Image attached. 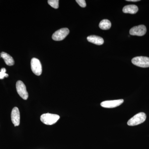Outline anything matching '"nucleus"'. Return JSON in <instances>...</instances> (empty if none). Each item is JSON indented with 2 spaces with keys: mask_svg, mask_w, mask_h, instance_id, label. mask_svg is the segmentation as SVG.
<instances>
[{
  "mask_svg": "<svg viewBox=\"0 0 149 149\" xmlns=\"http://www.w3.org/2000/svg\"><path fill=\"white\" fill-rule=\"evenodd\" d=\"M6 70L5 68H2L0 71V79H3L5 77H8V74L6 73Z\"/></svg>",
  "mask_w": 149,
  "mask_h": 149,
  "instance_id": "15",
  "label": "nucleus"
},
{
  "mask_svg": "<svg viewBox=\"0 0 149 149\" xmlns=\"http://www.w3.org/2000/svg\"><path fill=\"white\" fill-rule=\"evenodd\" d=\"M139 8L135 5H129L124 6L123 9V12L125 13H130L134 14L138 12Z\"/></svg>",
  "mask_w": 149,
  "mask_h": 149,
  "instance_id": "11",
  "label": "nucleus"
},
{
  "mask_svg": "<svg viewBox=\"0 0 149 149\" xmlns=\"http://www.w3.org/2000/svg\"><path fill=\"white\" fill-rule=\"evenodd\" d=\"M87 40L90 42L97 45H101L104 44V40L102 38L96 35H91L87 37Z\"/></svg>",
  "mask_w": 149,
  "mask_h": 149,
  "instance_id": "10",
  "label": "nucleus"
},
{
  "mask_svg": "<svg viewBox=\"0 0 149 149\" xmlns=\"http://www.w3.org/2000/svg\"><path fill=\"white\" fill-rule=\"evenodd\" d=\"M31 69L33 73L36 75H41L42 73V66L41 62L38 59L33 58L31 60Z\"/></svg>",
  "mask_w": 149,
  "mask_h": 149,
  "instance_id": "6",
  "label": "nucleus"
},
{
  "mask_svg": "<svg viewBox=\"0 0 149 149\" xmlns=\"http://www.w3.org/2000/svg\"><path fill=\"white\" fill-rule=\"evenodd\" d=\"M146 119V115L143 112H140L135 115L128 120L127 124L129 126H135L143 123Z\"/></svg>",
  "mask_w": 149,
  "mask_h": 149,
  "instance_id": "2",
  "label": "nucleus"
},
{
  "mask_svg": "<svg viewBox=\"0 0 149 149\" xmlns=\"http://www.w3.org/2000/svg\"><path fill=\"white\" fill-rule=\"evenodd\" d=\"M69 29L67 28H61L56 31L53 34L52 38L55 41H60L64 40L69 34Z\"/></svg>",
  "mask_w": 149,
  "mask_h": 149,
  "instance_id": "4",
  "label": "nucleus"
},
{
  "mask_svg": "<svg viewBox=\"0 0 149 149\" xmlns=\"http://www.w3.org/2000/svg\"><path fill=\"white\" fill-rule=\"evenodd\" d=\"M111 22L108 19H104L99 24V27L103 30H107L111 27Z\"/></svg>",
  "mask_w": 149,
  "mask_h": 149,
  "instance_id": "13",
  "label": "nucleus"
},
{
  "mask_svg": "<svg viewBox=\"0 0 149 149\" xmlns=\"http://www.w3.org/2000/svg\"><path fill=\"white\" fill-rule=\"evenodd\" d=\"M146 27L142 24L132 27L129 32L130 35L133 36H143L146 34Z\"/></svg>",
  "mask_w": 149,
  "mask_h": 149,
  "instance_id": "7",
  "label": "nucleus"
},
{
  "mask_svg": "<svg viewBox=\"0 0 149 149\" xmlns=\"http://www.w3.org/2000/svg\"><path fill=\"white\" fill-rule=\"evenodd\" d=\"M16 88L17 93L23 100H27L28 97V93H27L26 87L24 83L18 80L17 82Z\"/></svg>",
  "mask_w": 149,
  "mask_h": 149,
  "instance_id": "5",
  "label": "nucleus"
},
{
  "mask_svg": "<svg viewBox=\"0 0 149 149\" xmlns=\"http://www.w3.org/2000/svg\"><path fill=\"white\" fill-rule=\"evenodd\" d=\"M124 100L123 99L113 100L105 101L102 102L101 106L103 107L106 108H113L120 105L123 102Z\"/></svg>",
  "mask_w": 149,
  "mask_h": 149,
  "instance_id": "8",
  "label": "nucleus"
},
{
  "mask_svg": "<svg viewBox=\"0 0 149 149\" xmlns=\"http://www.w3.org/2000/svg\"><path fill=\"white\" fill-rule=\"evenodd\" d=\"M1 57L3 59L5 62L9 66H12L14 64V60L13 58L4 52H2L1 53Z\"/></svg>",
  "mask_w": 149,
  "mask_h": 149,
  "instance_id": "12",
  "label": "nucleus"
},
{
  "mask_svg": "<svg viewBox=\"0 0 149 149\" xmlns=\"http://www.w3.org/2000/svg\"><path fill=\"white\" fill-rule=\"evenodd\" d=\"M76 2L81 7L85 8L86 6V1L85 0H76Z\"/></svg>",
  "mask_w": 149,
  "mask_h": 149,
  "instance_id": "16",
  "label": "nucleus"
},
{
  "mask_svg": "<svg viewBox=\"0 0 149 149\" xmlns=\"http://www.w3.org/2000/svg\"><path fill=\"white\" fill-rule=\"evenodd\" d=\"M60 118L58 115L52 113H44L40 117V120L44 124L47 125H52L54 124Z\"/></svg>",
  "mask_w": 149,
  "mask_h": 149,
  "instance_id": "1",
  "label": "nucleus"
},
{
  "mask_svg": "<svg viewBox=\"0 0 149 149\" xmlns=\"http://www.w3.org/2000/svg\"><path fill=\"white\" fill-rule=\"evenodd\" d=\"M12 122L15 126H18L20 123V113L18 108L15 107L12 109L11 114Z\"/></svg>",
  "mask_w": 149,
  "mask_h": 149,
  "instance_id": "9",
  "label": "nucleus"
},
{
  "mask_svg": "<svg viewBox=\"0 0 149 149\" xmlns=\"http://www.w3.org/2000/svg\"><path fill=\"white\" fill-rule=\"evenodd\" d=\"M48 3L49 5L54 8L57 9L59 7L58 0H49Z\"/></svg>",
  "mask_w": 149,
  "mask_h": 149,
  "instance_id": "14",
  "label": "nucleus"
},
{
  "mask_svg": "<svg viewBox=\"0 0 149 149\" xmlns=\"http://www.w3.org/2000/svg\"><path fill=\"white\" fill-rule=\"evenodd\" d=\"M126 1H129V2H138L139 1H140V0H126Z\"/></svg>",
  "mask_w": 149,
  "mask_h": 149,
  "instance_id": "17",
  "label": "nucleus"
},
{
  "mask_svg": "<svg viewBox=\"0 0 149 149\" xmlns=\"http://www.w3.org/2000/svg\"><path fill=\"white\" fill-rule=\"evenodd\" d=\"M134 65L142 68L149 67V58L145 56H137L131 60Z\"/></svg>",
  "mask_w": 149,
  "mask_h": 149,
  "instance_id": "3",
  "label": "nucleus"
}]
</instances>
